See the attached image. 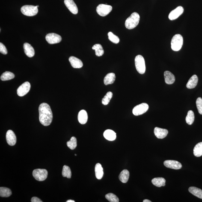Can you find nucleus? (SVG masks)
<instances>
[{"label": "nucleus", "mask_w": 202, "mask_h": 202, "mask_svg": "<svg viewBox=\"0 0 202 202\" xmlns=\"http://www.w3.org/2000/svg\"><path fill=\"white\" fill-rule=\"evenodd\" d=\"M164 165L168 168L179 170L182 167V164L178 161L174 160H166L164 162Z\"/></svg>", "instance_id": "nucleus-12"}, {"label": "nucleus", "mask_w": 202, "mask_h": 202, "mask_svg": "<svg viewBox=\"0 0 202 202\" xmlns=\"http://www.w3.org/2000/svg\"><path fill=\"white\" fill-rule=\"evenodd\" d=\"M67 147L71 150H74L77 147L76 138L75 137H72L71 138L70 141H67Z\"/></svg>", "instance_id": "nucleus-33"}, {"label": "nucleus", "mask_w": 202, "mask_h": 202, "mask_svg": "<svg viewBox=\"0 0 202 202\" xmlns=\"http://www.w3.org/2000/svg\"><path fill=\"white\" fill-rule=\"evenodd\" d=\"M11 190L8 188H0V196L2 197H8L11 195Z\"/></svg>", "instance_id": "nucleus-30"}, {"label": "nucleus", "mask_w": 202, "mask_h": 202, "mask_svg": "<svg viewBox=\"0 0 202 202\" xmlns=\"http://www.w3.org/2000/svg\"><path fill=\"white\" fill-rule=\"evenodd\" d=\"M23 49L25 53L27 56L29 57H34L35 52H34V48L31 45L28 43H25L23 45Z\"/></svg>", "instance_id": "nucleus-17"}, {"label": "nucleus", "mask_w": 202, "mask_h": 202, "mask_svg": "<svg viewBox=\"0 0 202 202\" xmlns=\"http://www.w3.org/2000/svg\"><path fill=\"white\" fill-rule=\"evenodd\" d=\"M189 191L191 194L198 198L202 199V190L195 187H191L189 188Z\"/></svg>", "instance_id": "nucleus-26"}, {"label": "nucleus", "mask_w": 202, "mask_h": 202, "mask_svg": "<svg viewBox=\"0 0 202 202\" xmlns=\"http://www.w3.org/2000/svg\"><path fill=\"white\" fill-rule=\"evenodd\" d=\"M0 52L1 53L6 55L7 53V49L2 43H0Z\"/></svg>", "instance_id": "nucleus-38"}, {"label": "nucleus", "mask_w": 202, "mask_h": 202, "mask_svg": "<svg viewBox=\"0 0 202 202\" xmlns=\"http://www.w3.org/2000/svg\"><path fill=\"white\" fill-rule=\"evenodd\" d=\"M39 120L43 126H47L52 123L53 115L49 105L46 103H41L39 106Z\"/></svg>", "instance_id": "nucleus-1"}, {"label": "nucleus", "mask_w": 202, "mask_h": 202, "mask_svg": "<svg viewBox=\"0 0 202 202\" xmlns=\"http://www.w3.org/2000/svg\"><path fill=\"white\" fill-rule=\"evenodd\" d=\"M95 175L97 179L100 180L103 177L104 173L103 168L102 165L100 163H97L96 164L95 167Z\"/></svg>", "instance_id": "nucleus-23"}, {"label": "nucleus", "mask_w": 202, "mask_h": 202, "mask_svg": "<svg viewBox=\"0 0 202 202\" xmlns=\"http://www.w3.org/2000/svg\"><path fill=\"white\" fill-rule=\"evenodd\" d=\"M92 49L95 51L96 55L98 57L102 56L104 53V49L102 45L98 43L93 46Z\"/></svg>", "instance_id": "nucleus-27"}, {"label": "nucleus", "mask_w": 202, "mask_h": 202, "mask_svg": "<svg viewBox=\"0 0 202 202\" xmlns=\"http://www.w3.org/2000/svg\"><path fill=\"white\" fill-rule=\"evenodd\" d=\"M196 105L199 114H202V99L201 97H198L196 101Z\"/></svg>", "instance_id": "nucleus-37"}, {"label": "nucleus", "mask_w": 202, "mask_h": 202, "mask_svg": "<svg viewBox=\"0 0 202 202\" xmlns=\"http://www.w3.org/2000/svg\"><path fill=\"white\" fill-rule=\"evenodd\" d=\"M31 87V84L29 82H25L24 83L17 89L18 95L20 97L25 95L29 91Z\"/></svg>", "instance_id": "nucleus-10"}, {"label": "nucleus", "mask_w": 202, "mask_h": 202, "mask_svg": "<svg viewBox=\"0 0 202 202\" xmlns=\"http://www.w3.org/2000/svg\"><path fill=\"white\" fill-rule=\"evenodd\" d=\"M140 19L139 15L138 13H132L131 16L126 19L125 22V26L129 29H132L136 27L139 23Z\"/></svg>", "instance_id": "nucleus-2"}, {"label": "nucleus", "mask_w": 202, "mask_h": 202, "mask_svg": "<svg viewBox=\"0 0 202 202\" xmlns=\"http://www.w3.org/2000/svg\"><path fill=\"white\" fill-rule=\"evenodd\" d=\"M164 76L165 82L167 84H173L175 81L174 75L169 71H166L164 72Z\"/></svg>", "instance_id": "nucleus-18"}, {"label": "nucleus", "mask_w": 202, "mask_h": 202, "mask_svg": "<svg viewBox=\"0 0 202 202\" xmlns=\"http://www.w3.org/2000/svg\"><path fill=\"white\" fill-rule=\"evenodd\" d=\"M129 171L127 170H124L120 173L119 178L122 183H126L129 180Z\"/></svg>", "instance_id": "nucleus-25"}, {"label": "nucleus", "mask_w": 202, "mask_h": 202, "mask_svg": "<svg viewBox=\"0 0 202 202\" xmlns=\"http://www.w3.org/2000/svg\"><path fill=\"white\" fill-rule=\"evenodd\" d=\"M67 202H75V201H74V200H67Z\"/></svg>", "instance_id": "nucleus-41"}, {"label": "nucleus", "mask_w": 202, "mask_h": 202, "mask_svg": "<svg viewBox=\"0 0 202 202\" xmlns=\"http://www.w3.org/2000/svg\"><path fill=\"white\" fill-rule=\"evenodd\" d=\"M64 3L66 7L70 12L74 14H77L78 7L73 0H64Z\"/></svg>", "instance_id": "nucleus-14"}, {"label": "nucleus", "mask_w": 202, "mask_h": 202, "mask_svg": "<svg viewBox=\"0 0 202 202\" xmlns=\"http://www.w3.org/2000/svg\"><path fill=\"white\" fill-rule=\"evenodd\" d=\"M154 133L157 138L162 139L167 136L168 134V131L166 129L156 127L154 129Z\"/></svg>", "instance_id": "nucleus-15"}, {"label": "nucleus", "mask_w": 202, "mask_h": 202, "mask_svg": "<svg viewBox=\"0 0 202 202\" xmlns=\"http://www.w3.org/2000/svg\"><path fill=\"white\" fill-rule=\"evenodd\" d=\"M105 198L108 201L111 202H118L119 199L117 196L112 193H109L106 194L105 196Z\"/></svg>", "instance_id": "nucleus-36"}, {"label": "nucleus", "mask_w": 202, "mask_h": 202, "mask_svg": "<svg viewBox=\"0 0 202 202\" xmlns=\"http://www.w3.org/2000/svg\"><path fill=\"white\" fill-rule=\"evenodd\" d=\"M194 154L195 156L200 157L202 155V142L198 143L194 149Z\"/></svg>", "instance_id": "nucleus-28"}, {"label": "nucleus", "mask_w": 202, "mask_h": 202, "mask_svg": "<svg viewBox=\"0 0 202 202\" xmlns=\"http://www.w3.org/2000/svg\"><path fill=\"white\" fill-rule=\"evenodd\" d=\"M46 41L50 44L60 43L62 40L61 36L54 33H50L46 34Z\"/></svg>", "instance_id": "nucleus-9"}, {"label": "nucleus", "mask_w": 202, "mask_h": 202, "mask_svg": "<svg viewBox=\"0 0 202 202\" xmlns=\"http://www.w3.org/2000/svg\"><path fill=\"white\" fill-rule=\"evenodd\" d=\"M183 7L181 6H179L170 12L168 16L169 19L171 20L177 19L183 13Z\"/></svg>", "instance_id": "nucleus-11"}, {"label": "nucleus", "mask_w": 202, "mask_h": 202, "mask_svg": "<svg viewBox=\"0 0 202 202\" xmlns=\"http://www.w3.org/2000/svg\"><path fill=\"white\" fill-rule=\"evenodd\" d=\"M149 109V105L146 103H142L135 106L132 110V113L135 116L144 114Z\"/></svg>", "instance_id": "nucleus-8"}, {"label": "nucleus", "mask_w": 202, "mask_h": 202, "mask_svg": "<svg viewBox=\"0 0 202 202\" xmlns=\"http://www.w3.org/2000/svg\"><path fill=\"white\" fill-rule=\"evenodd\" d=\"M195 119L193 111H188L187 115L186 117V121L188 124L191 125L193 123Z\"/></svg>", "instance_id": "nucleus-32"}, {"label": "nucleus", "mask_w": 202, "mask_h": 202, "mask_svg": "<svg viewBox=\"0 0 202 202\" xmlns=\"http://www.w3.org/2000/svg\"><path fill=\"white\" fill-rule=\"evenodd\" d=\"M198 82V78L196 75H194L191 77L186 84V87L188 89L195 88Z\"/></svg>", "instance_id": "nucleus-21"}, {"label": "nucleus", "mask_w": 202, "mask_h": 202, "mask_svg": "<svg viewBox=\"0 0 202 202\" xmlns=\"http://www.w3.org/2000/svg\"><path fill=\"white\" fill-rule=\"evenodd\" d=\"M103 136L108 141H112L116 139L117 138L116 133L111 129H107L104 132Z\"/></svg>", "instance_id": "nucleus-20"}, {"label": "nucleus", "mask_w": 202, "mask_h": 202, "mask_svg": "<svg viewBox=\"0 0 202 202\" xmlns=\"http://www.w3.org/2000/svg\"><path fill=\"white\" fill-rule=\"evenodd\" d=\"M48 171L44 169H37L33 171V176L36 180L43 181L47 178Z\"/></svg>", "instance_id": "nucleus-6"}, {"label": "nucleus", "mask_w": 202, "mask_h": 202, "mask_svg": "<svg viewBox=\"0 0 202 202\" xmlns=\"http://www.w3.org/2000/svg\"><path fill=\"white\" fill-rule=\"evenodd\" d=\"M62 174L63 177L70 179L71 177L72 173L70 167L67 165H64L63 167Z\"/></svg>", "instance_id": "nucleus-31"}, {"label": "nucleus", "mask_w": 202, "mask_h": 202, "mask_svg": "<svg viewBox=\"0 0 202 202\" xmlns=\"http://www.w3.org/2000/svg\"><path fill=\"white\" fill-rule=\"evenodd\" d=\"M75 156H76L77 155L76 154H75Z\"/></svg>", "instance_id": "nucleus-42"}, {"label": "nucleus", "mask_w": 202, "mask_h": 202, "mask_svg": "<svg viewBox=\"0 0 202 202\" xmlns=\"http://www.w3.org/2000/svg\"><path fill=\"white\" fill-rule=\"evenodd\" d=\"M112 96L113 93L111 92H108L102 99V103L104 105H108Z\"/></svg>", "instance_id": "nucleus-34"}, {"label": "nucleus", "mask_w": 202, "mask_h": 202, "mask_svg": "<svg viewBox=\"0 0 202 202\" xmlns=\"http://www.w3.org/2000/svg\"><path fill=\"white\" fill-rule=\"evenodd\" d=\"M88 114L84 110H81L78 114V120L81 124H84L87 123L88 120Z\"/></svg>", "instance_id": "nucleus-19"}, {"label": "nucleus", "mask_w": 202, "mask_h": 202, "mask_svg": "<svg viewBox=\"0 0 202 202\" xmlns=\"http://www.w3.org/2000/svg\"><path fill=\"white\" fill-rule=\"evenodd\" d=\"M6 140L9 145L13 146L15 145L16 141V138L14 132L11 130L7 131L6 134Z\"/></svg>", "instance_id": "nucleus-13"}, {"label": "nucleus", "mask_w": 202, "mask_h": 202, "mask_svg": "<svg viewBox=\"0 0 202 202\" xmlns=\"http://www.w3.org/2000/svg\"><path fill=\"white\" fill-rule=\"evenodd\" d=\"M38 7L39 5H25L21 7V11L22 14L25 16H34L38 13L37 7Z\"/></svg>", "instance_id": "nucleus-5"}, {"label": "nucleus", "mask_w": 202, "mask_h": 202, "mask_svg": "<svg viewBox=\"0 0 202 202\" xmlns=\"http://www.w3.org/2000/svg\"><path fill=\"white\" fill-rule=\"evenodd\" d=\"M69 61L72 67L74 68H81L83 66L81 60L76 57L71 56L69 57Z\"/></svg>", "instance_id": "nucleus-16"}, {"label": "nucleus", "mask_w": 202, "mask_h": 202, "mask_svg": "<svg viewBox=\"0 0 202 202\" xmlns=\"http://www.w3.org/2000/svg\"><path fill=\"white\" fill-rule=\"evenodd\" d=\"M135 67L138 72L141 74L145 73L146 65L145 61L142 55H138L136 56L135 58Z\"/></svg>", "instance_id": "nucleus-4"}, {"label": "nucleus", "mask_w": 202, "mask_h": 202, "mask_svg": "<svg viewBox=\"0 0 202 202\" xmlns=\"http://www.w3.org/2000/svg\"><path fill=\"white\" fill-rule=\"evenodd\" d=\"M108 39L112 43L117 44L120 42V40L119 37H117V36L114 35L113 33L111 32V31L108 33Z\"/></svg>", "instance_id": "nucleus-35"}, {"label": "nucleus", "mask_w": 202, "mask_h": 202, "mask_svg": "<svg viewBox=\"0 0 202 202\" xmlns=\"http://www.w3.org/2000/svg\"><path fill=\"white\" fill-rule=\"evenodd\" d=\"M112 10V7L108 4H101L97 6L96 8L98 14L100 16H105L109 14Z\"/></svg>", "instance_id": "nucleus-7"}, {"label": "nucleus", "mask_w": 202, "mask_h": 202, "mask_svg": "<svg viewBox=\"0 0 202 202\" xmlns=\"http://www.w3.org/2000/svg\"><path fill=\"white\" fill-rule=\"evenodd\" d=\"M31 202H42L40 198L36 197H33L31 199Z\"/></svg>", "instance_id": "nucleus-39"}, {"label": "nucleus", "mask_w": 202, "mask_h": 202, "mask_svg": "<svg viewBox=\"0 0 202 202\" xmlns=\"http://www.w3.org/2000/svg\"><path fill=\"white\" fill-rule=\"evenodd\" d=\"M116 79V76L113 73H108L105 76L104 79V83L105 85H108L114 83Z\"/></svg>", "instance_id": "nucleus-22"}, {"label": "nucleus", "mask_w": 202, "mask_h": 202, "mask_svg": "<svg viewBox=\"0 0 202 202\" xmlns=\"http://www.w3.org/2000/svg\"><path fill=\"white\" fill-rule=\"evenodd\" d=\"M165 179L162 177L155 178L152 180V184L155 186L158 187H160L162 186H165Z\"/></svg>", "instance_id": "nucleus-24"}, {"label": "nucleus", "mask_w": 202, "mask_h": 202, "mask_svg": "<svg viewBox=\"0 0 202 202\" xmlns=\"http://www.w3.org/2000/svg\"><path fill=\"white\" fill-rule=\"evenodd\" d=\"M183 44V37L180 34H176L173 37L171 41V48L173 51L180 50Z\"/></svg>", "instance_id": "nucleus-3"}, {"label": "nucleus", "mask_w": 202, "mask_h": 202, "mask_svg": "<svg viewBox=\"0 0 202 202\" xmlns=\"http://www.w3.org/2000/svg\"><path fill=\"white\" fill-rule=\"evenodd\" d=\"M15 75L13 73L11 72L7 71L1 75V79L2 81H8L13 79Z\"/></svg>", "instance_id": "nucleus-29"}, {"label": "nucleus", "mask_w": 202, "mask_h": 202, "mask_svg": "<svg viewBox=\"0 0 202 202\" xmlns=\"http://www.w3.org/2000/svg\"><path fill=\"white\" fill-rule=\"evenodd\" d=\"M144 202H151L150 200H144L143 201Z\"/></svg>", "instance_id": "nucleus-40"}]
</instances>
